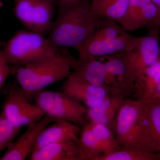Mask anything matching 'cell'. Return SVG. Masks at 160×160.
I'll return each instance as SVG.
<instances>
[{"label":"cell","mask_w":160,"mask_h":160,"mask_svg":"<svg viewBox=\"0 0 160 160\" xmlns=\"http://www.w3.org/2000/svg\"><path fill=\"white\" fill-rule=\"evenodd\" d=\"M58 6L47 38L59 49L71 47L79 52L102 18L92 10L89 0L58 1Z\"/></svg>","instance_id":"cell-1"},{"label":"cell","mask_w":160,"mask_h":160,"mask_svg":"<svg viewBox=\"0 0 160 160\" xmlns=\"http://www.w3.org/2000/svg\"><path fill=\"white\" fill-rule=\"evenodd\" d=\"M67 52V50L61 48L50 57L25 66H10V74L16 78L29 101L37 92L70 75L71 67Z\"/></svg>","instance_id":"cell-2"},{"label":"cell","mask_w":160,"mask_h":160,"mask_svg":"<svg viewBox=\"0 0 160 160\" xmlns=\"http://www.w3.org/2000/svg\"><path fill=\"white\" fill-rule=\"evenodd\" d=\"M1 49L9 64L25 66L52 56L60 49L46 36L20 30Z\"/></svg>","instance_id":"cell-3"},{"label":"cell","mask_w":160,"mask_h":160,"mask_svg":"<svg viewBox=\"0 0 160 160\" xmlns=\"http://www.w3.org/2000/svg\"><path fill=\"white\" fill-rule=\"evenodd\" d=\"M32 98L46 114L57 121L65 120L79 126L87 124L85 106L63 91L43 89L34 93Z\"/></svg>","instance_id":"cell-4"},{"label":"cell","mask_w":160,"mask_h":160,"mask_svg":"<svg viewBox=\"0 0 160 160\" xmlns=\"http://www.w3.org/2000/svg\"><path fill=\"white\" fill-rule=\"evenodd\" d=\"M143 116L141 100H124L118 112L116 125L115 138L119 147L139 150Z\"/></svg>","instance_id":"cell-5"},{"label":"cell","mask_w":160,"mask_h":160,"mask_svg":"<svg viewBox=\"0 0 160 160\" xmlns=\"http://www.w3.org/2000/svg\"><path fill=\"white\" fill-rule=\"evenodd\" d=\"M130 52H118L106 56L105 84L111 95L126 97L136 90V70L132 60Z\"/></svg>","instance_id":"cell-6"},{"label":"cell","mask_w":160,"mask_h":160,"mask_svg":"<svg viewBox=\"0 0 160 160\" xmlns=\"http://www.w3.org/2000/svg\"><path fill=\"white\" fill-rule=\"evenodd\" d=\"M53 2L15 0V16L29 31L46 36L53 22Z\"/></svg>","instance_id":"cell-7"},{"label":"cell","mask_w":160,"mask_h":160,"mask_svg":"<svg viewBox=\"0 0 160 160\" xmlns=\"http://www.w3.org/2000/svg\"><path fill=\"white\" fill-rule=\"evenodd\" d=\"M17 84H13L9 89L2 111L12 123L21 128L39 121L46 114L37 104L30 103Z\"/></svg>","instance_id":"cell-8"},{"label":"cell","mask_w":160,"mask_h":160,"mask_svg":"<svg viewBox=\"0 0 160 160\" xmlns=\"http://www.w3.org/2000/svg\"><path fill=\"white\" fill-rule=\"evenodd\" d=\"M141 37H135L128 32L113 39L94 40L89 38L80 49L78 61L85 62L99 57L132 51L139 43Z\"/></svg>","instance_id":"cell-9"},{"label":"cell","mask_w":160,"mask_h":160,"mask_svg":"<svg viewBox=\"0 0 160 160\" xmlns=\"http://www.w3.org/2000/svg\"><path fill=\"white\" fill-rule=\"evenodd\" d=\"M141 101L143 109L141 149L160 155V103Z\"/></svg>","instance_id":"cell-10"},{"label":"cell","mask_w":160,"mask_h":160,"mask_svg":"<svg viewBox=\"0 0 160 160\" xmlns=\"http://www.w3.org/2000/svg\"><path fill=\"white\" fill-rule=\"evenodd\" d=\"M57 120L46 114L42 119L28 125L26 132L15 142H12L0 160H24L31 153L32 149L42 131Z\"/></svg>","instance_id":"cell-11"},{"label":"cell","mask_w":160,"mask_h":160,"mask_svg":"<svg viewBox=\"0 0 160 160\" xmlns=\"http://www.w3.org/2000/svg\"><path fill=\"white\" fill-rule=\"evenodd\" d=\"M62 91L88 108L99 105L109 94L107 86H94L78 78L72 73L64 83Z\"/></svg>","instance_id":"cell-12"},{"label":"cell","mask_w":160,"mask_h":160,"mask_svg":"<svg viewBox=\"0 0 160 160\" xmlns=\"http://www.w3.org/2000/svg\"><path fill=\"white\" fill-rule=\"evenodd\" d=\"M149 34L142 37L139 43L130 52L132 60L136 70V83L142 79L146 69L159 59L160 49L158 28H153Z\"/></svg>","instance_id":"cell-13"},{"label":"cell","mask_w":160,"mask_h":160,"mask_svg":"<svg viewBox=\"0 0 160 160\" xmlns=\"http://www.w3.org/2000/svg\"><path fill=\"white\" fill-rule=\"evenodd\" d=\"M79 126L65 120L54 122L53 125L46 127L40 133L30 154L40 148L53 143L70 141L79 142L78 135L80 131Z\"/></svg>","instance_id":"cell-14"},{"label":"cell","mask_w":160,"mask_h":160,"mask_svg":"<svg viewBox=\"0 0 160 160\" xmlns=\"http://www.w3.org/2000/svg\"><path fill=\"white\" fill-rule=\"evenodd\" d=\"M31 160H87L79 142L53 143L32 152Z\"/></svg>","instance_id":"cell-15"},{"label":"cell","mask_w":160,"mask_h":160,"mask_svg":"<svg viewBox=\"0 0 160 160\" xmlns=\"http://www.w3.org/2000/svg\"><path fill=\"white\" fill-rule=\"evenodd\" d=\"M69 59L71 68L74 69L72 74L76 77L94 86H107L105 84L106 68L105 63L96 58L81 62L71 55Z\"/></svg>","instance_id":"cell-16"},{"label":"cell","mask_w":160,"mask_h":160,"mask_svg":"<svg viewBox=\"0 0 160 160\" xmlns=\"http://www.w3.org/2000/svg\"><path fill=\"white\" fill-rule=\"evenodd\" d=\"M130 0H92V11L101 18L119 23L126 14Z\"/></svg>","instance_id":"cell-17"},{"label":"cell","mask_w":160,"mask_h":160,"mask_svg":"<svg viewBox=\"0 0 160 160\" xmlns=\"http://www.w3.org/2000/svg\"><path fill=\"white\" fill-rule=\"evenodd\" d=\"M160 81V58L146 69L142 79L136 84L138 99L149 102Z\"/></svg>","instance_id":"cell-18"},{"label":"cell","mask_w":160,"mask_h":160,"mask_svg":"<svg viewBox=\"0 0 160 160\" xmlns=\"http://www.w3.org/2000/svg\"><path fill=\"white\" fill-rule=\"evenodd\" d=\"M93 160H160V155L137 149L119 147L103 153Z\"/></svg>","instance_id":"cell-19"},{"label":"cell","mask_w":160,"mask_h":160,"mask_svg":"<svg viewBox=\"0 0 160 160\" xmlns=\"http://www.w3.org/2000/svg\"><path fill=\"white\" fill-rule=\"evenodd\" d=\"M79 143L87 160H93L97 157L105 153V150L93 133L89 122L83 127Z\"/></svg>","instance_id":"cell-20"},{"label":"cell","mask_w":160,"mask_h":160,"mask_svg":"<svg viewBox=\"0 0 160 160\" xmlns=\"http://www.w3.org/2000/svg\"><path fill=\"white\" fill-rule=\"evenodd\" d=\"M118 23L112 20L102 18L99 26L89 38L94 40L113 39L128 32Z\"/></svg>","instance_id":"cell-21"},{"label":"cell","mask_w":160,"mask_h":160,"mask_svg":"<svg viewBox=\"0 0 160 160\" xmlns=\"http://www.w3.org/2000/svg\"><path fill=\"white\" fill-rule=\"evenodd\" d=\"M92 129L97 138L108 153L119 148L114 133L106 126L99 123L89 122Z\"/></svg>","instance_id":"cell-22"},{"label":"cell","mask_w":160,"mask_h":160,"mask_svg":"<svg viewBox=\"0 0 160 160\" xmlns=\"http://www.w3.org/2000/svg\"><path fill=\"white\" fill-rule=\"evenodd\" d=\"M125 99V97L120 95H111V102L105 114L98 121L92 122L103 124L115 134L118 112L120 106Z\"/></svg>","instance_id":"cell-23"},{"label":"cell","mask_w":160,"mask_h":160,"mask_svg":"<svg viewBox=\"0 0 160 160\" xmlns=\"http://www.w3.org/2000/svg\"><path fill=\"white\" fill-rule=\"evenodd\" d=\"M5 116L2 111L0 113V152L13 142L21 130Z\"/></svg>","instance_id":"cell-24"},{"label":"cell","mask_w":160,"mask_h":160,"mask_svg":"<svg viewBox=\"0 0 160 160\" xmlns=\"http://www.w3.org/2000/svg\"><path fill=\"white\" fill-rule=\"evenodd\" d=\"M151 2L152 0H130L128 10L119 22L120 25L127 31H129L138 15Z\"/></svg>","instance_id":"cell-25"},{"label":"cell","mask_w":160,"mask_h":160,"mask_svg":"<svg viewBox=\"0 0 160 160\" xmlns=\"http://www.w3.org/2000/svg\"><path fill=\"white\" fill-rule=\"evenodd\" d=\"M2 49H0V89L10 74V67Z\"/></svg>","instance_id":"cell-26"},{"label":"cell","mask_w":160,"mask_h":160,"mask_svg":"<svg viewBox=\"0 0 160 160\" xmlns=\"http://www.w3.org/2000/svg\"><path fill=\"white\" fill-rule=\"evenodd\" d=\"M152 2L155 5L158 9V14L154 22L152 24L151 28H158L160 27V0H152Z\"/></svg>","instance_id":"cell-27"},{"label":"cell","mask_w":160,"mask_h":160,"mask_svg":"<svg viewBox=\"0 0 160 160\" xmlns=\"http://www.w3.org/2000/svg\"><path fill=\"white\" fill-rule=\"evenodd\" d=\"M149 102H154L160 103V81L155 91L153 96L152 98L151 101Z\"/></svg>","instance_id":"cell-28"},{"label":"cell","mask_w":160,"mask_h":160,"mask_svg":"<svg viewBox=\"0 0 160 160\" xmlns=\"http://www.w3.org/2000/svg\"><path fill=\"white\" fill-rule=\"evenodd\" d=\"M52 1H75V0H52Z\"/></svg>","instance_id":"cell-29"},{"label":"cell","mask_w":160,"mask_h":160,"mask_svg":"<svg viewBox=\"0 0 160 160\" xmlns=\"http://www.w3.org/2000/svg\"><path fill=\"white\" fill-rule=\"evenodd\" d=\"M3 6V4L1 2H0V7H2Z\"/></svg>","instance_id":"cell-30"},{"label":"cell","mask_w":160,"mask_h":160,"mask_svg":"<svg viewBox=\"0 0 160 160\" xmlns=\"http://www.w3.org/2000/svg\"><path fill=\"white\" fill-rule=\"evenodd\" d=\"M89 1H90V0H89Z\"/></svg>","instance_id":"cell-31"}]
</instances>
